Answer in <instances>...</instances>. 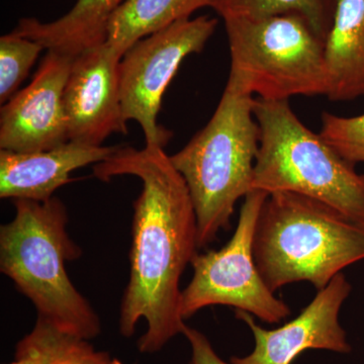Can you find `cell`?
<instances>
[{
    "mask_svg": "<svg viewBox=\"0 0 364 364\" xmlns=\"http://www.w3.org/2000/svg\"><path fill=\"white\" fill-rule=\"evenodd\" d=\"M102 181L133 176L142 191L133 203L130 279L119 310V330L130 338L141 318L147 330L138 340L141 353L153 354L182 334L181 279L198 254V224L188 186L164 148L146 145L119 149L95 164Z\"/></svg>",
    "mask_w": 364,
    "mask_h": 364,
    "instance_id": "6da1fadb",
    "label": "cell"
},
{
    "mask_svg": "<svg viewBox=\"0 0 364 364\" xmlns=\"http://www.w3.org/2000/svg\"><path fill=\"white\" fill-rule=\"evenodd\" d=\"M218 26L217 18L179 21L139 41L119 62V90L127 122L142 128L146 145L164 148L172 134L158 124L163 95L189 55L202 52Z\"/></svg>",
    "mask_w": 364,
    "mask_h": 364,
    "instance_id": "ba28073f",
    "label": "cell"
},
{
    "mask_svg": "<svg viewBox=\"0 0 364 364\" xmlns=\"http://www.w3.org/2000/svg\"><path fill=\"white\" fill-rule=\"evenodd\" d=\"M6 364H123L90 340L62 331L38 316L32 331L18 341L14 360Z\"/></svg>",
    "mask_w": 364,
    "mask_h": 364,
    "instance_id": "2e32d148",
    "label": "cell"
},
{
    "mask_svg": "<svg viewBox=\"0 0 364 364\" xmlns=\"http://www.w3.org/2000/svg\"><path fill=\"white\" fill-rule=\"evenodd\" d=\"M254 100L226 85L208 123L170 156L193 200L198 249L229 229L235 205L252 191L260 136Z\"/></svg>",
    "mask_w": 364,
    "mask_h": 364,
    "instance_id": "277c9868",
    "label": "cell"
},
{
    "mask_svg": "<svg viewBox=\"0 0 364 364\" xmlns=\"http://www.w3.org/2000/svg\"><path fill=\"white\" fill-rule=\"evenodd\" d=\"M269 193L252 191L244 198L233 236L219 250L196 254L191 261L193 277L182 289L183 320L203 308L232 306L268 324H277L291 315V309L265 284L255 259L253 243L261 208Z\"/></svg>",
    "mask_w": 364,
    "mask_h": 364,
    "instance_id": "52a82bcc",
    "label": "cell"
},
{
    "mask_svg": "<svg viewBox=\"0 0 364 364\" xmlns=\"http://www.w3.org/2000/svg\"><path fill=\"white\" fill-rule=\"evenodd\" d=\"M350 282L340 272L301 311L298 317L267 330L256 324L251 314L235 311L236 318L248 326L254 337L253 350L246 356H232V364H291L303 352L318 349L350 353L347 333L339 315L351 293Z\"/></svg>",
    "mask_w": 364,
    "mask_h": 364,
    "instance_id": "9c48e42d",
    "label": "cell"
},
{
    "mask_svg": "<svg viewBox=\"0 0 364 364\" xmlns=\"http://www.w3.org/2000/svg\"><path fill=\"white\" fill-rule=\"evenodd\" d=\"M320 136L340 156L356 165L364 163V114L341 117L324 112Z\"/></svg>",
    "mask_w": 364,
    "mask_h": 364,
    "instance_id": "d6986e66",
    "label": "cell"
},
{
    "mask_svg": "<svg viewBox=\"0 0 364 364\" xmlns=\"http://www.w3.org/2000/svg\"><path fill=\"white\" fill-rule=\"evenodd\" d=\"M121 60L107 43L74 59L63 95L69 141L104 146L112 134H128L119 90Z\"/></svg>",
    "mask_w": 364,
    "mask_h": 364,
    "instance_id": "8fae6325",
    "label": "cell"
},
{
    "mask_svg": "<svg viewBox=\"0 0 364 364\" xmlns=\"http://www.w3.org/2000/svg\"><path fill=\"white\" fill-rule=\"evenodd\" d=\"M73 57L48 51L30 85L0 109V149L28 153L68 142L64 90Z\"/></svg>",
    "mask_w": 364,
    "mask_h": 364,
    "instance_id": "30bf717a",
    "label": "cell"
},
{
    "mask_svg": "<svg viewBox=\"0 0 364 364\" xmlns=\"http://www.w3.org/2000/svg\"><path fill=\"white\" fill-rule=\"evenodd\" d=\"M259 126L252 191H291L336 208L364 226V173L291 109L289 100H254Z\"/></svg>",
    "mask_w": 364,
    "mask_h": 364,
    "instance_id": "5b68a950",
    "label": "cell"
},
{
    "mask_svg": "<svg viewBox=\"0 0 364 364\" xmlns=\"http://www.w3.org/2000/svg\"><path fill=\"white\" fill-rule=\"evenodd\" d=\"M229 42L227 86L264 100L327 95L325 41L298 14L224 20Z\"/></svg>",
    "mask_w": 364,
    "mask_h": 364,
    "instance_id": "8992f818",
    "label": "cell"
},
{
    "mask_svg": "<svg viewBox=\"0 0 364 364\" xmlns=\"http://www.w3.org/2000/svg\"><path fill=\"white\" fill-rule=\"evenodd\" d=\"M44 47L35 41L11 32L0 38V104L18 92Z\"/></svg>",
    "mask_w": 364,
    "mask_h": 364,
    "instance_id": "ac0fdd59",
    "label": "cell"
},
{
    "mask_svg": "<svg viewBox=\"0 0 364 364\" xmlns=\"http://www.w3.org/2000/svg\"><path fill=\"white\" fill-rule=\"evenodd\" d=\"M182 335L191 345V355L188 364H232L223 360L213 348L207 336L195 328L186 325Z\"/></svg>",
    "mask_w": 364,
    "mask_h": 364,
    "instance_id": "ffe728a7",
    "label": "cell"
},
{
    "mask_svg": "<svg viewBox=\"0 0 364 364\" xmlns=\"http://www.w3.org/2000/svg\"><path fill=\"white\" fill-rule=\"evenodd\" d=\"M325 59L332 102L364 97V0H336L325 41Z\"/></svg>",
    "mask_w": 364,
    "mask_h": 364,
    "instance_id": "4fadbf2b",
    "label": "cell"
},
{
    "mask_svg": "<svg viewBox=\"0 0 364 364\" xmlns=\"http://www.w3.org/2000/svg\"><path fill=\"white\" fill-rule=\"evenodd\" d=\"M13 203V221L0 227V272L32 301L37 316L91 341L102 333V322L66 272V263L79 259L82 249L67 232L65 205L55 196Z\"/></svg>",
    "mask_w": 364,
    "mask_h": 364,
    "instance_id": "7a4b0ae2",
    "label": "cell"
},
{
    "mask_svg": "<svg viewBox=\"0 0 364 364\" xmlns=\"http://www.w3.org/2000/svg\"><path fill=\"white\" fill-rule=\"evenodd\" d=\"M124 0H77L61 18L41 21L23 18L13 31L39 43L47 51L76 58L81 53L104 44L109 18Z\"/></svg>",
    "mask_w": 364,
    "mask_h": 364,
    "instance_id": "5bb4252c",
    "label": "cell"
},
{
    "mask_svg": "<svg viewBox=\"0 0 364 364\" xmlns=\"http://www.w3.org/2000/svg\"><path fill=\"white\" fill-rule=\"evenodd\" d=\"M208 0H124L107 23V43L121 55L139 41L191 18Z\"/></svg>",
    "mask_w": 364,
    "mask_h": 364,
    "instance_id": "9a60e30c",
    "label": "cell"
},
{
    "mask_svg": "<svg viewBox=\"0 0 364 364\" xmlns=\"http://www.w3.org/2000/svg\"><path fill=\"white\" fill-rule=\"evenodd\" d=\"M119 146H90L68 141L37 152L0 150V198L49 200L57 189L72 181V172L105 161Z\"/></svg>",
    "mask_w": 364,
    "mask_h": 364,
    "instance_id": "7c38bea8",
    "label": "cell"
},
{
    "mask_svg": "<svg viewBox=\"0 0 364 364\" xmlns=\"http://www.w3.org/2000/svg\"><path fill=\"white\" fill-rule=\"evenodd\" d=\"M336 0H208L223 20L231 18H262L279 14H298L314 32L326 41L334 18Z\"/></svg>",
    "mask_w": 364,
    "mask_h": 364,
    "instance_id": "e0dca14e",
    "label": "cell"
},
{
    "mask_svg": "<svg viewBox=\"0 0 364 364\" xmlns=\"http://www.w3.org/2000/svg\"><path fill=\"white\" fill-rule=\"evenodd\" d=\"M253 253L273 293L299 282L321 291L344 268L364 260V226L315 198L275 191L261 208Z\"/></svg>",
    "mask_w": 364,
    "mask_h": 364,
    "instance_id": "3957f363",
    "label": "cell"
}]
</instances>
